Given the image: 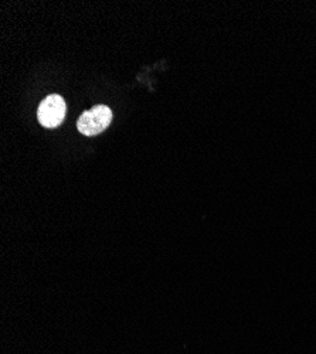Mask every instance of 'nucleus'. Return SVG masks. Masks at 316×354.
<instances>
[{"label": "nucleus", "mask_w": 316, "mask_h": 354, "mask_svg": "<svg viewBox=\"0 0 316 354\" xmlns=\"http://www.w3.org/2000/svg\"><path fill=\"white\" fill-rule=\"evenodd\" d=\"M112 121V112L106 105H97L81 113L77 128L82 135L94 136L104 132Z\"/></svg>", "instance_id": "1"}, {"label": "nucleus", "mask_w": 316, "mask_h": 354, "mask_svg": "<svg viewBox=\"0 0 316 354\" xmlns=\"http://www.w3.org/2000/svg\"><path fill=\"white\" fill-rule=\"evenodd\" d=\"M66 112H67V106L64 100L60 95L57 94L48 95L39 106V111H37L39 122L44 128H57L64 121Z\"/></svg>", "instance_id": "2"}]
</instances>
